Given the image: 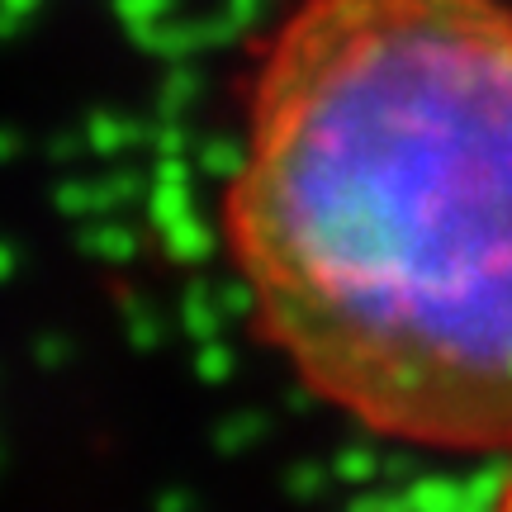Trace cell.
<instances>
[{
	"label": "cell",
	"mask_w": 512,
	"mask_h": 512,
	"mask_svg": "<svg viewBox=\"0 0 512 512\" xmlns=\"http://www.w3.org/2000/svg\"><path fill=\"white\" fill-rule=\"evenodd\" d=\"M223 233L313 399L512 456V0H299L256 57Z\"/></svg>",
	"instance_id": "1"
},
{
	"label": "cell",
	"mask_w": 512,
	"mask_h": 512,
	"mask_svg": "<svg viewBox=\"0 0 512 512\" xmlns=\"http://www.w3.org/2000/svg\"><path fill=\"white\" fill-rule=\"evenodd\" d=\"M494 512H512V470H508V479H503V489H498V498H494Z\"/></svg>",
	"instance_id": "2"
}]
</instances>
